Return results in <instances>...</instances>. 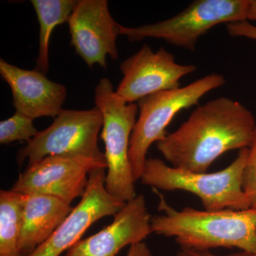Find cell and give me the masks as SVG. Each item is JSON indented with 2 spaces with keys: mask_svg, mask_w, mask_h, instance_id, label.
Returning <instances> with one entry per match:
<instances>
[{
  "mask_svg": "<svg viewBox=\"0 0 256 256\" xmlns=\"http://www.w3.org/2000/svg\"><path fill=\"white\" fill-rule=\"evenodd\" d=\"M70 44L89 67L107 68L108 56L118 58L121 26L111 16L107 0H77L68 20Z\"/></svg>",
  "mask_w": 256,
  "mask_h": 256,
  "instance_id": "obj_10",
  "label": "cell"
},
{
  "mask_svg": "<svg viewBox=\"0 0 256 256\" xmlns=\"http://www.w3.org/2000/svg\"><path fill=\"white\" fill-rule=\"evenodd\" d=\"M94 101L104 116L101 138L108 165L106 188L114 198L127 203L137 196L129 149L138 106L122 100L107 78H101L96 86Z\"/></svg>",
  "mask_w": 256,
  "mask_h": 256,
  "instance_id": "obj_5",
  "label": "cell"
},
{
  "mask_svg": "<svg viewBox=\"0 0 256 256\" xmlns=\"http://www.w3.org/2000/svg\"><path fill=\"white\" fill-rule=\"evenodd\" d=\"M90 171L78 160L47 156L28 164L12 190L23 194L54 196L70 204L77 197L84 196Z\"/></svg>",
  "mask_w": 256,
  "mask_h": 256,
  "instance_id": "obj_11",
  "label": "cell"
},
{
  "mask_svg": "<svg viewBox=\"0 0 256 256\" xmlns=\"http://www.w3.org/2000/svg\"><path fill=\"white\" fill-rule=\"evenodd\" d=\"M106 169L92 170L80 202L46 242L24 256H60L82 238L88 228L100 218L114 216L126 203L108 192Z\"/></svg>",
  "mask_w": 256,
  "mask_h": 256,
  "instance_id": "obj_9",
  "label": "cell"
},
{
  "mask_svg": "<svg viewBox=\"0 0 256 256\" xmlns=\"http://www.w3.org/2000/svg\"><path fill=\"white\" fill-rule=\"evenodd\" d=\"M176 256H256L254 254L248 252H234V254H228V255L218 256L215 255L208 252V250H196L192 249L180 248V250L176 252Z\"/></svg>",
  "mask_w": 256,
  "mask_h": 256,
  "instance_id": "obj_20",
  "label": "cell"
},
{
  "mask_svg": "<svg viewBox=\"0 0 256 256\" xmlns=\"http://www.w3.org/2000/svg\"><path fill=\"white\" fill-rule=\"evenodd\" d=\"M34 120L16 112L10 118L0 122V143L8 144L16 141H28L38 134Z\"/></svg>",
  "mask_w": 256,
  "mask_h": 256,
  "instance_id": "obj_17",
  "label": "cell"
},
{
  "mask_svg": "<svg viewBox=\"0 0 256 256\" xmlns=\"http://www.w3.org/2000/svg\"><path fill=\"white\" fill-rule=\"evenodd\" d=\"M227 32L232 37H245L256 40V26L248 21L238 22L226 24Z\"/></svg>",
  "mask_w": 256,
  "mask_h": 256,
  "instance_id": "obj_19",
  "label": "cell"
},
{
  "mask_svg": "<svg viewBox=\"0 0 256 256\" xmlns=\"http://www.w3.org/2000/svg\"><path fill=\"white\" fill-rule=\"evenodd\" d=\"M40 25V48L36 70L44 74L50 68L48 47L56 26L68 23L76 0H32Z\"/></svg>",
  "mask_w": 256,
  "mask_h": 256,
  "instance_id": "obj_15",
  "label": "cell"
},
{
  "mask_svg": "<svg viewBox=\"0 0 256 256\" xmlns=\"http://www.w3.org/2000/svg\"><path fill=\"white\" fill-rule=\"evenodd\" d=\"M151 220L146 198L137 195L114 216L112 224L79 240L64 256H116L124 248L143 242L152 233Z\"/></svg>",
  "mask_w": 256,
  "mask_h": 256,
  "instance_id": "obj_12",
  "label": "cell"
},
{
  "mask_svg": "<svg viewBox=\"0 0 256 256\" xmlns=\"http://www.w3.org/2000/svg\"><path fill=\"white\" fill-rule=\"evenodd\" d=\"M159 195L158 210L164 214L152 217L154 233L174 237L180 248L208 250L216 248H236L256 255V210H200L185 207L178 210Z\"/></svg>",
  "mask_w": 256,
  "mask_h": 256,
  "instance_id": "obj_2",
  "label": "cell"
},
{
  "mask_svg": "<svg viewBox=\"0 0 256 256\" xmlns=\"http://www.w3.org/2000/svg\"><path fill=\"white\" fill-rule=\"evenodd\" d=\"M256 126L254 114L238 101L217 98L198 106L156 148L174 168L206 173L224 153L248 148Z\"/></svg>",
  "mask_w": 256,
  "mask_h": 256,
  "instance_id": "obj_1",
  "label": "cell"
},
{
  "mask_svg": "<svg viewBox=\"0 0 256 256\" xmlns=\"http://www.w3.org/2000/svg\"><path fill=\"white\" fill-rule=\"evenodd\" d=\"M196 68L193 64L176 63L174 56L164 48L154 52L144 44L121 63L124 78L116 92L124 102L134 104L151 94L178 88L180 80Z\"/></svg>",
  "mask_w": 256,
  "mask_h": 256,
  "instance_id": "obj_8",
  "label": "cell"
},
{
  "mask_svg": "<svg viewBox=\"0 0 256 256\" xmlns=\"http://www.w3.org/2000/svg\"><path fill=\"white\" fill-rule=\"evenodd\" d=\"M126 256H152L150 249L144 242L130 246Z\"/></svg>",
  "mask_w": 256,
  "mask_h": 256,
  "instance_id": "obj_21",
  "label": "cell"
},
{
  "mask_svg": "<svg viewBox=\"0 0 256 256\" xmlns=\"http://www.w3.org/2000/svg\"><path fill=\"white\" fill-rule=\"evenodd\" d=\"M248 20H256V0H250L248 11Z\"/></svg>",
  "mask_w": 256,
  "mask_h": 256,
  "instance_id": "obj_22",
  "label": "cell"
},
{
  "mask_svg": "<svg viewBox=\"0 0 256 256\" xmlns=\"http://www.w3.org/2000/svg\"><path fill=\"white\" fill-rule=\"evenodd\" d=\"M104 116L96 106L86 110H63L53 124L38 132L18 151V161L33 164L47 156L72 158L86 164L90 170L107 169L105 154L98 144Z\"/></svg>",
  "mask_w": 256,
  "mask_h": 256,
  "instance_id": "obj_4",
  "label": "cell"
},
{
  "mask_svg": "<svg viewBox=\"0 0 256 256\" xmlns=\"http://www.w3.org/2000/svg\"><path fill=\"white\" fill-rule=\"evenodd\" d=\"M250 0H196L173 18L138 28L121 26L120 35L131 42L160 38L194 50L200 37L220 24L248 20Z\"/></svg>",
  "mask_w": 256,
  "mask_h": 256,
  "instance_id": "obj_7",
  "label": "cell"
},
{
  "mask_svg": "<svg viewBox=\"0 0 256 256\" xmlns=\"http://www.w3.org/2000/svg\"><path fill=\"white\" fill-rule=\"evenodd\" d=\"M0 74L11 88L16 112L34 120L56 118L64 110L66 88L40 70H25L0 60Z\"/></svg>",
  "mask_w": 256,
  "mask_h": 256,
  "instance_id": "obj_13",
  "label": "cell"
},
{
  "mask_svg": "<svg viewBox=\"0 0 256 256\" xmlns=\"http://www.w3.org/2000/svg\"><path fill=\"white\" fill-rule=\"evenodd\" d=\"M224 76L210 74L184 87L146 96L138 101L139 118L130 141L129 160L134 180L141 178L148 149L166 136V128L184 109L198 105L207 92L226 84Z\"/></svg>",
  "mask_w": 256,
  "mask_h": 256,
  "instance_id": "obj_6",
  "label": "cell"
},
{
  "mask_svg": "<svg viewBox=\"0 0 256 256\" xmlns=\"http://www.w3.org/2000/svg\"><path fill=\"white\" fill-rule=\"evenodd\" d=\"M246 162L242 176V188L250 208L256 210V126L252 142L248 146Z\"/></svg>",
  "mask_w": 256,
  "mask_h": 256,
  "instance_id": "obj_18",
  "label": "cell"
},
{
  "mask_svg": "<svg viewBox=\"0 0 256 256\" xmlns=\"http://www.w3.org/2000/svg\"><path fill=\"white\" fill-rule=\"evenodd\" d=\"M23 194L0 192V256H22L18 249L22 224Z\"/></svg>",
  "mask_w": 256,
  "mask_h": 256,
  "instance_id": "obj_16",
  "label": "cell"
},
{
  "mask_svg": "<svg viewBox=\"0 0 256 256\" xmlns=\"http://www.w3.org/2000/svg\"><path fill=\"white\" fill-rule=\"evenodd\" d=\"M248 148L239 151L227 168L214 173H196L170 166L159 158L146 160L140 180L166 192L183 190L194 194L204 210H246L250 203L242 188V176Z\"/></svg>",
  "mask_w": 256,
  "mask_h": 256,
  "instance_id": "obj_3",
  "label": "cell"
},
{
  "mask_svg": "<svg viewBox=\"0 0 256 256\" xmlns=\"http://www.w3.org/2000/svg\"><path fill=\"white\" fill-rule=\"evenodd\" d=\"M22 224L18 249L28 255L46 242L68 218L74 208L56 197L24 194Z\"/></svg>",
  "mask_w": 256,
  "mask_h": 256,
  "instance_id": "obj_14",
  "label": "cell"
}]
</instances>
